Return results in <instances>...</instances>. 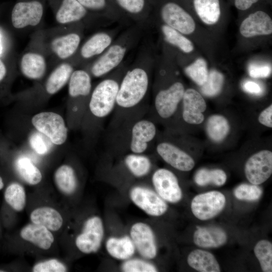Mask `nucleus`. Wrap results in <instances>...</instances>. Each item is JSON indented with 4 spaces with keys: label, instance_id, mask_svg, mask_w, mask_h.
<instances>
[{
    "label": "nucleus",
    "instance_id": "obj_1",
    "mask_svg": "<svg viewBox=\"0 0 272 272\" xmlns=\"http://www.w3.org/2000/svg\"><path fill=\"white\" fill-rule=\"evenodd\" d=\"M154 59L149 45L139 51L127 67L120 83L113 116L108 127L135 117L147 115L151 73Z\"/></svg>",
    "mask_w": 272,
    "mask_h": 272
},
{
    "label": "nucleus",
    "instance_id": "obj_2",
    "mask_svg": "<svg viewBox=\"0 0 272 272\" xmlns=\"http://www.w3.org/2000/svg\"><path fill=\"white\" fill-rule=\"evenodd\" d=\"M157 134L155 123L147 115L126 120L108 127V153L114 155L127 153L147 154L151 149Z\"/></svg>",
    "mask_w": 272,
    "mask_h": 272
},
{
    "label": "nucleus",
    "instance_id": "obj_3",
    "mask_svg": "<svg viewBox=\"0 0 272 272\" xmlns=\"http://www.w3.org/2000/svg\"><path fill=\"white\" fill-rule=\"evenodd\" d=\"M144 27L135 24L123 31L102 54L86 65L84 70L91 77L101 78L117 69L124 62L126 55L139 43Z\"/></svg>",
    "mask_w": 272,
    "mask_h": 272
},
{
    "label": "nucleus",
    "instance_id": "obj_4",
    "mask_svg": "<svg viewBox=\"0 0 272 272\" xmlns=\"http://www.w3.org/2000/svg\"><path fill=\"white\" fill-rule=\"evenodd\" d=\"M127 67L123 62L104 76L92 90L86 109L95 127L100 128L104 120L113 112L120 83Z\"/></svg>",
    "mask_w": 272,
    "mask_h": 272
},
{
    "label": "nucleus",
    "instance_id": "obj_5",
    "mask_svg": "<svg viewBox=\"0 0 272 272\" xmlns=\"http://www.w3.org/2000/svg\"><path fill=\"white\" fill-rule=\"evenodd\" d=\"M185 91L183 84L173 81L163 85L156 79L153 85V104L151 110L162 120L168 119L176 113Z\"/></svg>",
    "mask_w": 272,
    "mask_h": 272
},
{
    "label": "nucleus",
    "instance_id": "obj_6",
    "mask_svg": "<svg viewBox=\"0 0 272 272\" xmlns=\"http://www.w3.org/2000/svg\"><path fill=\"white\" fill-rule=\"evenodd\" d=\"M104 236V227L102 219L93 215L87 218L80 232L75 239L77 249L86 254L96 253L100 249Z\"/></svg>",
    "mask_w": 272,
    "mask_h": 272
},
{
    "label": "nucleus",
    "instance_id": "obj_7",
    "mask_svg": "<svg viewBox=\"0 0 272 272\" xmlns=\"http://www.w3.org/2000/svg\"><path fill=\"white\" fill-rule=\"evenodd\" d=\"M31 122L38 131L52 144L61 145L67 138V129L63 118L53 112H42L34 115Z\"/></svg>",
    "mask_w": 272,
    "mask_h": 272
},
{
    "label": "nucleus",
    "instance_id": "obj_8",
    "mask_svg": "<svg viewBox=\"0 0 272 272\" xmlns=\"http://www.w3.org/2000/svg\"><path fill=\"white\" fill-rule=\"evenodd\" d=\"M118 31V28H113L99 31L91 35L80 48L79 47L75 54H76V62L78 63H87L88 61L95 60L113 41Z\"/></svg>",
    "mask_w": 272,
    "mask_h": 272
},
{
    "label": "nucleus",
    "instance_id": "obj_9",
    "mask_svg": "<svg viewBox=\"0 0 272 272\" xmlns=\"http://www.w3.org/2000/svg\"><path fill=\"white\" fill-rule=\"evenodd\" d=\"M129 196L131 201L149 216H161L167 210L166 201L155 191L146 186H133L129 190Z\"/></svg>",
    "mask_w": 272,
    "mask_h": 272
},
{
    "label": "nucleus",
    "instance_id": "obj_10",
    "mask_svg": "<svg viewBox=\"0 0 272 272\" xmlns=\"http://www.w3.org/2000/svg\"><path fill=\"white\" fill-rule=\"evenodd\" d=\"M159 13L164 24L183 35L191 34L195 29V25L192 17L174 2H167L161 5Z\"/></svg>",
    "mask_w": 272,
    "mask_h": 272
},
{
    "label": "nucleus",
    "instance_id": "obj_11",
    "mask_svg": "<svg viewBox=\"0 0 272 272\" xmlns=\"http://www.w3.org/2000/svg\"><path fill=\"white\" fill-rule=\"evenodd\" d=\"M43 13L44 6L40 0H22L17 2L12 9V25L17 29L35 26L41 21Z\"/></svg>",
    "mask_w": 272,
    "mask_h": 272
},
{
    "label": "nucleus",
    "instance_id": "obj_12",
    "mask_svg": "<svg viewBox=\"0 0 272 272\" xmlns=\"http://www.w3.org/2000/svg\"><path fill=\"white\" fill-rule=\"evenodd\" d=\"M225 204L226 198L222 193L211 191L195 196L191 201V209L197 219L207 220L219 214Z\"/></svg>",
    "mask_w": 272,
    "mask_h": 272
},
{
    "label": "nucleus",
    "instance_id": "obj_13",
    "mask_svg": "<svg viewBox=\"0 0 272 272\" xmlns=\"http://www.w3.org/2000/svg\"><path fill=\"white\" fill-rule=\"evenodd\" d=\"M151 180L155 191L165 201L176 203L181 199L182 193L178 179L170 170L165 168L156 170Z\"/></svg>",
    "mask_w": 272,
    "mask_h": 272
},
{
    "label": "nucleus",
    "instance_id": "obj_14",
    "mask_svg": "<svg viewBox=\"0 0 272 272\" xmlns=\"http://www.w3.org/2000/svg\"><path fill=\"white\" fill-rule=\"evenodd\" d=\"M129 236L136 250L144 258H154L157 254V246L153 229L147 223L139 222L130 227Z\"/></svg>",
    "mask_w": 272,
    "mask_h": 272
},
{
    "label": "nucleus",
    "instance_id": "obj_15",
    "mask_svg": "<svg viewBox=\"0 0 272 272\" xmlns=\"http://www.w3.org/2000/svg\"><path fill=\"white\" fill-rule=\"evenodd\" d=\"M245 174L252 184H260L267 180L272 173V153L262 150L251 156L245 165Z\"/></svg>",
    "mask_w": 272,
    "mask_h": 272
},
{
    "label": "nucleus",
    "instance_id": "obj_16",
    "mask_svg": "<svg viewBox=\"0 0 272 272\" xmlns=\"http://www.w3.org/2000/svg\"><path fill=\"white\" fill-rule=\"evenodd\" d=\"M68 84L69 95L71 98L77 102L73 111L81 113L80 111L82 108L80 102L83 104L85 102L88 103L92 91L91 76L84 69L77 70L72 73Z\"/></svg>",
    "mask_w": 272,
    "mask_h": 272
},
{
    "label": "nucleus",
    "instance_id": "obj_17",
    "mask_svg": "<svg viewBox=\"0 0 272 272\" xmlns=\"http://www.w3.org/2000/svg\"><path fill=\"white\" fill-rule=\"evenodd\" d=\"M155 151L167 164L181 171H189L194 166L193 159L173 144L161 142L157 144Z\"/></svg>",
    "mask_w": 272,
    "mask_h": 272
},
{
    "label": "nucleus",
    "instance_id": "obj_18",
    "mask_svg": "<svg viewBox=\"0 0 272 272\" xmlns=\"http://www.w3.org/2000/svg\"><path fill=\"white\" fill-rule=\"evenodd\" d=\"M182 102V118L189 124H198L203 122L206 102L199 93L193 89L185 90Z\"/></svg>",
    "mask_w": 272,
    "mask_h": 272
},
{
    "label": "nucleus",
    "instance_id": "obj_19",
    "mask_svg": "<svg viewBox=\"0 0 272 272\" xmlns=\"http://www.w3.org/2000/svg\"><path fill=\"white\" fill-rule=\"evenodd\" d=\"M53 233L44 226L31 222L21 229L19 236L37 249L48 250L54 244L55 237Z\"/></svg>",
    "mask_w": 272,
    "mask_h": 272
},
{
    "label": "nucleus",
    "instance_id": "obj_20",
    "mask_svg": "<svg viewBox=\"0 0 272 272\" xmlns=\"http://www.w3.org/2000/svg\"><path fill=\"white\" fill-rule=\"evenodd\" d=\"M90 16L97 15L87 11L77 0H59L55 17L59 24H67L79 23Z\"/></svg>",
    "mask_w": 272,
    "mask_h": 272
},
{
    "label": "nucleus",
    "instance_id": "obj_21",
    "mask_svg": "<svg viewBox=\"0 0 272 272\" xmlns=\"http://www.w3.org/2000/svg\"><path fill=\"white\" fill-rule=\"evenodd\" d=\"M29 218L31 223L44 226L53 233L60 231L64 224L61 213L50 206L35 208L30 213Z\"/></svg>",
    "mask_w": 272,
    "mask_h": 272
},
{
    "label": "nucleus",
    "instance_id": "obj_22",
    "mask_svg": "<svg viewBox=\"0 0 272 272\" xmlns=\"http://www.w3.org/2000/svg\"><path fill=\"white\" fill-rule=\"evenodd\" d=\"M241 34L245 37L266 35L272 33V21L265 12L259 11L249 15L240 27Z\"/></svg>",
    "mask_w": 272,
    "mask_h": 272
},
{
    "label": "nucleus",
    "instance_id": "obj_23",
    "mask_svg": "<svg viewBox=\"0 0 272 272\" xmlns=\"http://www.w3.org/2000/svg\"><path fill=\"white\" fill-rule=\"evenodd\" d=\"M127 18L144 26L149 20L152 0H113Z\"/></svg>",
    "mask_w": 272,
    "mask_h": 272
},
{
    "label": "nucleus",
    "instance_id": "obj_24",
    "mask_svg": "<svg viewBox=\"0 0 272 272\" xmlns=\"http://www.w3.org/2000/svg\"><path fill=\"white\" fill-rule=\"evenodd\" d=\"M77 1L90 13L106 19L111 23L120 21L127 18L113 0Z\"/></svg>",
    "mask_w": 272,
    "mask_h": 272
},
{
    "label": "nucleus",
    "instance_id": "obj_25",
    "mask_svg": "<svg viewBox=\"0 0 272 272\" xmlns=\"http://www.w3.org/2000/svg\"><path fill=\"white\" fill-rule=\"evenodd\" d=\"M80 31L70 32L53 39L50 44L52 52L59 58L72 57L78 50L81 41Z\"/></svg>",
    "mask_w": 272,
    "mask_h": 272
},
{
    "label": "nucleus",
    "instance_id": "obj_26",
    "mask_svg": "<svg viewBox=\"0 0 272 272\" xmlns=\"http://www.w3.org/2000/svg\"><path fill=\"white\" fill-rule=\"evenodd\" d=\"M197 229L193 235V242L202 248H217L222 246L227 241L225 232L217 227H201Z\"/></svg>",
    "mask_w": 272,
    "mask_h": 272
},
{
    "label": "nucleus",
    "instance_id": "obj_27",
    "mask_svg": "<svg viewBox=\"0 0 272 272\" xmlns=\"http://www.w3.org/2000/svg\"><path fill=\"white\" fill-rule=\"evenodd\" d=\"M21 71L26 78L33 80L41 79L46 71V62L44 56L39 53L28 52L20 62Z\"/></svg>",
    "mask_w": 272,
    "mask_h": 272
},
{
    "label": "nucleus",
    "instance_id": "obj_28",
    "mask_svg": "<svg viewBox=\"0 0 272 272\" xmlns=\"http://www.w3.org/2000/svg\"><path fill=\"white\" fill-rule=\"evenodd\" d=\"M105 248L112 257L124 261L131 258L136 250L131 238L127 235L109 237L105 242Z\"/></svg>",
    "mask_w": 272,
    "mask_h": 272
},
{
    "label": "nucleus",
    "instance_id": "obj_29",
    "mask_svg": "<svg viewBox=\"0 0 272 272\" xmlns=\"http://www.w3.org/2000/svg\"><path fill=\"white\" fill-rule=\"evenodd\" d=\"M53 179L57 189L63 195L70 196L76 192L78 181L76 171L72 166L67 164L60 166L55 170Z\"/></svg>",
    "mask_w": 272,
    "mask_h": 272
},
{
    "label": "nucleus",
    "instance_id": "obj_30",
    "mask_svg": "<svg viewBox=\"0 0 272 272\" xmlns=\"http://www.w3.org/2000/svg\"><path fill=\"white\" fill-rule=\"evenodd\" d=\"M120 155L132 177L141 178L150 173L152 163L149 156L147 154L127 153Z\"/></svg>",
    "mask_w": 272,
    "mask_h": 272
},
{
    "label": "nucleus",
    "instance_id": "obj_31",
    "mask_svg": "<svg viewBox=\"0 0 272 272\" xmlns=\"http://www.w3.org/2000/svg\"><path fill=\"white\" fill-rule=\"evenodd\" d=\"M13 167L18 176L29 185H37L42 180L40 170L28 157H17L13 162Z\"/></svg>",
    "mask_w": 272,
    "mask_h": 272
},
{
    "label": "nucleus",
    "instance_id": "obj_32",
    "mask_svg": "<svg viewBox=\"0 0 272 272\" xmlns=\"http://www.w3.org/2000/svg\"><path fill=\"white\" fill-rule=\"evenodd\" d=\"M5 206L15 212H21L26 207L27 195L24 186L17 181H11L4 188Z\"/></svg>",
    "mask_w": 272,
    "mask_h": 272
},
{
    "label": "nucleus",
    "instance_id": "obj_33",
    "mask_svg": "<svg viewBox=\"0 0 272 272\" xmlns=\"http://www.w3.org/2000/svg\"><path fill=\"white\" fill-rule=\"evenodd\" d=\"M187 263L193 269L200 272H219L220 265L210 252L201 249L192 251L188 255Z\"/></svg>",
    "mask_w": 272,
    "mask_h": 272
},
{
    "label": "nucleus",
    "instance_id": "obj_34",
    "mask_svg": "<svg viewBox=\"0 0 272 272\" xmlns=\"http://www.w3.org/2000/svg\"><path fill=\"white\" fill-rule=\"evenodd\" d=\"M73 65L62 63L58 65L50 74L45 83V90L50 95L59 91L68 82L74 71Z\"/></svg>",
    "mask_w": 272,
    "mask_h": 272
},
{
    "label": "nucleus",
    "instance_id": "obj_35",
    "mask_svg": "<svg viewBox=\"0 0 272 272\" xmlns=\"http://www.w3.org/2000/svg\"><path fill=\"white\" fill-rule=\"evenodd\" d=\"M195 10L203 22L208 25L216 23L221 15L219 0H194Z\"/></svg>",
    "mask_w": 272,
    "mask_h": 272
},
{
    "label": "nucleus",
    "instance_id": "obj_36",
    "mask_svg": "<svg viewBox=\"0 0 272 272\" xmlns=\"http://www.w3.org/2000/svg\"><path fill=\"white\" fill-rule=\"evenodd\" d=\"M160 29L164 41L168 45L184 53L193 50L192 43L182 33L164 24L161 25Z\"/></svg>",
    "mask_w": 272,
    "mask_h": 272
},
{
    "label": "nucleus",
    "instance_id": "obj_37",
    "mask_svg": "<svg viewBox=\"0 0 272 272\" xmlns=\"http://www.w3.org/2000/svg\"><path fill=\"white\" fill-rule=\"evenodd\" d=\"M206 129L210 138L215 142L222 141L228 134L230 126L223 116L213 115L207 121Z\"/></svg>",
    "mask_w": 272,
    "mask_h": 272
},
{
    "label": "nucleus",
    "instance_id": "obj_38",
    "mask_svg": "<svg viewBox=\"0 0 272 272\" xmlns=\"http://www.w3.org/2000/svg\"><path fill=\"white\" fill-rule=\"evenodd\" d=\"M227 180L225 172L221 169H201L194 176L195 183L200 186H204L209 184L217 186L224 184Z\"/></svg>",
    "mask_w": 272,
    "mask_h": 272
},
{
    "label": "nucleus",
    "instance_id": "obj_39",
    "mask_svg": "<svg viewBox=\"0 0 272 272\" xmlns=\"http://www.w3.org/2000/svg\"><path fill=\"white\" fill-rule=\"evenodd\" d=\"M254 251L264 272L272 271V244L268 240H262L255 245Z\"/></svg>",
    "mask_w": 272,
    "mask_h": 272
},
{
    "label": "nucleus",
    "instance_id": "obj_40",
    "mask_svg": "<svg viewBox=\"0 0 272 272\" xmlns=\"http://www.w3.org/2000/svg\"><path fill=\"white\" fill-rule=\"evenodd\" d=\"M185 74L196 84L202 86L207 81L209 72L206 61L198 58L184 69Z\"/></svg>",
    "mask_w": 272,
    "mask_h": 272
},
{
    "label": "nucleus",
    "instance_id": "obj_41",
    "mask_svg": "<svg viewBox=\"0 0 272 272\" xmlns=\"http://www.w3.org/2000/svg\"><path fill=\"white\" fill-rule=\"evenodd\" d=\"M223 82V75L216 70H212L209 74L207 81L202 86L201 91L207 96H216L221 92Z\"/></svg>",
    "mask_w": 272,
    "mask_h": 272
},
{
    "label": "nucleus",
    "instance_id": "obj_42",
    "mask_svg": "<svg viewBox=\"0 0 272 272\" xmlns=\"http://www.w3.org/2000/svg\"><path fill=\"white\" fill-rule=\"evenodd\" d=\"M124 272H156L157 267L146 259L130 258L124 260L121 266Z\"/></svg>",
    "mask_w": 272,
    "mask_h": 272
},
{
    "label": "nucleus",
    "instance_id": "obj_43",
    "mask_svg": "<svg viewBox=\"0 0 272 272\" xmlns=\"http://www.w3.org/2000/svg\"><path fill=\"white\" fill-rule=\"evenodd\" d=\"M262 194V189L257 185L253 184H240L234 191V194L237 199L248 201L256 200Z\"/></svg>",
    "mask_w": 272,
    "mask_h": 272
},
{
    "label": "nucleus",
    "instance_id": "obj_44",
    "mask_svg": "<svg viewBox=\"0 0 272 272\" xmlns=\"http://www.w3.org/2000/svg\"><path fill=\"white\" fill-rule=\"evenodd\" d=\"M34 272H65L67 271L66 265L56 258L45 259L36 263L32 267Z\"/></svg>",
    "mask_w": 272,
    "mask_h": 272
},
{
    "label": "nucleus",
    "instance_id": "obj_45",
    "mask_svg": "<svg viewBox=\"0 0 272 272\" xmlns=\"http://www.w3.org/2000/svg\"><path fill=\"white\" fill-rule=\"evenodd\" d=\"M45 136L39 131L33 132L29 138L31 148L38 154L44 155L49 151V145L45 140Z\"/></svg>",
    "mask_w": 272,
    "mask_h": 272
},
{
    "label": "nucleus",
    "instance_id": "obj_46",
    "mask_svg": "<svg viewBox=\"0 0 272 272\" xmlns=\"http://www.w3.org/2000/svg\"><path fill=\"white\" fill-rule=\"evenodd\" d=\"M271 69L269 65L252 63L249 65L248 73L254 78H266L271 74Z\"/></svg>",
    "mask_w": 272,
    "mask_h": 272
},
{
    "label": "nucleus",
    "instance_id": "obj_47",
    "mask_svg": "<svg viewBox=\"0 0 272 272\" xmlns=\"http://www.w3.org/2000/svg\"><path fill=\"white\" fill-rule=\"evenodd\" d=\"M272 105L264 109L258 116V121L262 125L272 127Z\"/></svg>",
    "mask_w": 272,
    "mask_h": 272
},
{
    "label": "nucleus",
    "instance_id": "obj_48",
    "mask_svg": "<svg viewBox=\"0 0 272 272\" xmlns=\"http://www.w3.org/2000/svg\"><path fill=\"white\" fill-rule=\"evenodd\" d=\"M242 88L245 92L252 94L260 95L262 92L261 86L251 81H245L242 84Z\"/></svg>",
    "mask_w": 272,
    "mask_h": 272
},
{
    "label": "nucleus",
    "instance_id": "obj_49",
    "mask_svg": "<svg viewBox=\"0 0 272 272\" xmlns=\"http://www.w3.org/2000/svg\"><path fill=\"white\" fill-rule=\"evenodd\" d=\"M257 1L258 0H235V5L239 10H245Z\"/></svg>",
    "mask_w": 272,
    "mask_h": 272
},
{
    "label": "nucleus",
    "instance_id": "obj_50",
    "mask_svg": "<svg viewBox=\"0 0 272 272\" xmlns=\"http://www.w3.org/2000/svg\"><path fill=\"white\" fill-rule=\"evenodd\" d=\"M7 70L4 62L0 59V83H1L6 77Z\"/></svg>",
    "mask_w": 272,
    "mask_h": 272
},
{
    "label": "nucleus",
    "instance_id": "obj_51",
    "mask_svg": "<svg viewBox=\"0 0 272 272\" xmlns=\"http://www.w3.org/2000/svg\"><path fill=\"white\" fill-rule=\"evenodd\" d=\"M3 174L0 172V191L4 189L8 183Z\"/></svg>",
    "mask_w": 272,
    "mask_h": 272
},
{
    "label": "nucleus",
    "instance_id": "obj_52",
    "mask_svg": "<svg viewBox=\"0 0 272 272\" xmlns=\"http://www.w3.org/2000/svg\"><path fill=\"white\" fill-rule=\"evenodd\" d=\"M3 51V45H2V36L0 33V55L2 53Z\"/></svg>",
    "mask_w": 272,
    "mask_h": 272
},
{
    "label": "nucleus",
    "instance_id": "obj_53",
    "mask_svg": "<svg viewBox=\"0 0 272 272\" xmlns=\"http://www.w3.org/2000/svg\"><path fill=\"white\" fill-rule=\"evenodd\" d=\"M0 235H1V226H0Z\"/></svg>",
    "mask_w": 272,
    "mask_h": 272
}]
</instances>
